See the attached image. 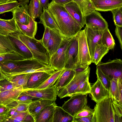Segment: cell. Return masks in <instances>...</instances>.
<instances>
[{"label": "cell", "mask_w": 122, "mask_h": 122, "mask_svg": "<svg viewBox=\"0 0 122 122\" xmlns=\"http://www.w3.org/2000/svg\"><path fill=\"white\" fill-rule=\"evenodd\" d=\"M47 9L63 37L71 38L81 30L82 28L72 17L64 5L52 1L49 3Z\"/></svg>", "instance_id": "1"}, {"label": "cell", "mask_w": 122, "mask_h": 122, "mask_svg": "<svg viewBox=\"0 0 122 122\" xmlns=\"http://www.w3.org/2000/svg\"><path fill=\"white\" fill-rule=\"evenodd\" d=\"M94 109L92 122H122V104L112 97L97 103Z\"/></svg>", "instance_id": "2"}, {"label": "cell", "mask_w": 122, "mask_h": 122, "mask_svg": "<svg viewBox=\"0 0 122 122\" xmlns=\"http://www.w3.org/2000/svg\"><path fill=\"white\" fill-rule=\"evenodd\" d=\"M18 36L19 39L30 50L34 58L44 64L49 65V55L41 39L38 40L35 38H31L27 36L20 31L19 33Z\"/></svg>", "instance_id": "3"}, {"label": "cell", "mask_w": 122, "mask_h": 122, "mask_svg": "<svg viewBox=\"0 0 122 122\" xmlns=\"http://www.w3.org/2000/svg\"><path fill=\"white\" fill-rule=\"evenodd\" d=\"M46 65L34 58L25 59L20 66L11 72L4 74L10 79L16 76L40 71L47 72Z\"/></svg>", "instance_id": "4"}, {"label": "cell", "mask_w": 122, "mask_h": 122, "mask_svg": "<svg viewBox=\"0 0 122 122\" xmlns=\"http://www.w3.org/2000/svg\"><path fill=\"white\" fill-rule=\"evenodd\" d=\"M70 38H64L58 49L49 58V65L55 70L65 68Z\"/></svg>", "instance_id": "5"}, {"label": "cell", "mask_w": 122, "mask_h": 122, "mask_svg": "<svg viewBox=\"0 0 122 122\" xmlns=\"http://www.w3.org/2000/svg\"><path fill=\"white\" fill-rule=\"evenodd\" d=\"M90 68L88 67L81 71L76 72L74 77L66 86L58 92L57 95L60 98L72 96L74 91L82 82L89 78Z\"/></svg>", "instance_id": "6"}, {"label": "cell", "mask_w": 122, "mask_h": 122, "mask_svg": "<svg viewBox=\"0 0 122 122\" xmlns=\"http://www.w3.org/2000/svg\"><path fill=\"white\" fill-rule=\"evenodd\" d=\"M78 43V68L81 67L86 69L92 63V59L84 29L81 30L79 32Z\"/></svg>", "instance_id": "7"}, {"label": "cell", "mask_w": 122, "mask_h": 122, "mask_svg": "<svg viewBox=\"0 0 122 122\" xmlns=\"http://www.w3.org/2000/svg\"><path fill=\"white\" fill-rule=\"evenodd\" d=\"M88 94H77L71 96L65 102L61 107L71 115L74 117L82 110L87 105Z\"/></svg>", "instance_id": "8"}, {"label": "cell", "mask_w": 122, "mask_h": 122, "mask_svg": "<svg viewBox=\"0 0 122 122\" xmlns=\"http://www.w3.org/2000/svg\"><path fill=\"white\" fill-rule=\"evenodd\" d=\"M96 68L99 69L111 80L113 78H122V60L116 58L103 63L101 61Z\"/></svg>", "instance_id": "9"}, {"label": "cell", "mask_w": 122, "mask_h": 122, "mask_svg": "<svg viewBox=\"0 0 122 122\" xmlns=\"http://www.w3.org/2000/svg\"><path fill=\"white\" fill-rule=\"evenodd\" d=\"M79 32L70 38V44L68 51L65 69L74 70L78 68V41Z\"/></svg>", "instance_id": "10"}, {"label": "cell", "mask_w": 122, "mask_h": 122, "mask_svg": "<svg viewBox=\"0 0 122 122\" xmlns=\"http://www.w3.org/2000/svg\"><path fill=\"white\" fill-rule=\"evenodd\" d=\"M85 22L86 26L97 30L103 31L108 27L107 21L96 10L85 16Z\"/></svg>", "instance_id": "11"}, {"label": "cell", "mask_w": 122, "mask_h": 122, "mask_svg": "<svg viewBox=\"0 0 122 122\" xmlns=\"http://www.w3.org/2000/svg\"><path fill=\"white\" fill-rule=\"evenodd\" d=\"M24 92L32 97L53 102L56 100L58 93L55 85L43 89H26Z\"/></svg>", "instance_id": "12"}, {"label": "cell", "mask_w": 122, "mask_h": 122, "mask_svg": "<svg viewBox=\"0 0 122 122\" xmlns=\"http://www.w3.org/2000/svg\"><path fill=\"white\" fill-rule=\"evenodd\" d=\"M84 30L87 44L92 60L96 45L98 44H101V37L103 31L96 30L86 26Z\"/></svg>", "instance_id": "13"}, {"label": "cell", "mask_w": 122, "mask_h": 122, "mask_svg": "<svg viewBox=\"0 0 122 122\" xmlns=\"http://www.w3.org/2000/svg\"><path fill=\"white\" fill-rule=\"evenodd\" d=\"M19 31L8 34L7 36L14 44L16 52L22 56L25 59L33 58L32 54L26 46L19 38Z\"/></svg>", "instance_id": "14"}, {"label": "cell", "mask_w": 122, "mask_h": 122, "mask_svg": "<svg viewBox=\"0 0 122 122\" xmlns=\"http://www.w3.org/2000/svg\"><path fill=\"white\" fill-rule=\"evenodd\" d=\"M26 89L22 87H16L0 92V104L7 106L16 101L20 95Z\"/></svg>", "instance_id": "15"}, {"label": "cell", "mask_w": 122, "mask_h": 122, "mask_svg": "<svg viewBox=\"0 0 122 122\" xmlns=\"http://www.w3.org/2000/svg\"><path fill=\"white\" fill-rule=\"evenodd\" d=\"M92 99L97 103L105 98L110 97L109 92L98 79L91 87Z\"/></svg>", "instance_id": "16"}, {"label": "cell", "mask_w": 122, "mask_h": 122, "mask_svg": "<svg viewBox=\"0 0 122 122\" xmlns=\"http://www.w3.org/2000/svg\"><path fill=\"white\" fill-rule=\"evenodd\" d=\"M95 10L106 11L122 7V0H92Z\"/></svg>", "instance_id": "17"}, {"label": "cell", "mask_w": 122, "mask_h": 122, "mask_svg": "<svg viewBox=\"0 0 122 122\" xmlns=\"http://www.w3.org/2000/svg\"><path fill=\"white\" fill-rule=\"evenodd\" d=\"M64 6L73 19L82 28L85 25V17L77 4L72 1Z\"/></svg>", "instance_id": "18"}, {"label": "cell", "mask_w": 122, "mask_h": 122, "mask_svg": "<svg viewBox=\"0 0 122 122\" xmlns=\"http://www.w3.org/2000/svg\"><path fill=\"white\" fill-rule=\"evenodd\" d=\"M52 74L42 71L31 73L28 80L26 89H36L43 83Z\"/></svg>", "instance_id": "19"}, {"label": "cell", "mask_w": 122, "mask_h": 122, "mask_svg": "<svg viewBox=\"0 0 122 122\" xmlns=\"http://www.w3.org/2000/svg\"><path fill=\"white\" fill-rule=\"evenodd\" d=\"M11 12L13 18L16 22L24 25L28 24L30 16L27 4L23 5L21 7H17Z\"/></svg>", "instance_id": "20"}, {"label": "cell", "mask_w": 122, "mask_h": 122, "mask_svg": "<svg viewBox=\"0 0 122 122\" xmlns=\"http://www.w3.org/2000/svg\"><path fill=\"white\" fill-rule=\"evenodd\" d=\"M51 30V36L46 47L49 57L58 49L64 38L58 30Z\"/></svg>", "instance_id": "21"}, {"label": "cell", "mask_w": 122, "mask_h": 122, "mask_svg": "<svg viewBox=\"0 0 122 122\" xmlns=\"http://www.w3.org/2000/svg\"><path fill=\"white\" fill-rule=\"evenodd\" d=\"M53 102L49 100L38 99L28 104L27 111L35 120L37 116L42 109L46 106L52 104Z\"/></svg>", "instance_id": "22"}, {"label": "cell", "mask_w": 122, "mask_h": 122, "mask_svg": "<svg viewBox=\"0 0 122 122\" xmlns=\"http://www.w3.org/2000/svg\"><path fill=\"white\" fill-rule=\"evenodd\" d=\"M56 105L54 102L52 104L44 108L36 116L35 122H53V115Z\"/></svg>", "instance_id": "23"}, {"label": "cell", "mask_w": 122, "mask_h": 122, "mask_svg": "<svg viewBox=\"0 0 122 122\" xmlns=\"http://www.w3.org/2000/svg\"><path fill=\"white\" fill-rule=\"evenodd\" d=\"M19 30L16 21L13 18L9 20L0 18V34L7 36Z\"/></svg>", "instance_id": "24"}, {"label": "cell", "mask_w": 122, "mask_h": 122, "mask_svg": "<svg viewBox=\"0 0 122 122\" xmlns=\"http://www.w3.org/2000/svg\"><path fill=\"white\" fill-rule=\"evenodd\" d=\"M76 73V71L74 70L66 69L57 80L54 85L58 92L70 82Z\"/></svg>", "instance_id": "25"}, {"label": "cell", "mask_w": 122, "mask_h": 122, "mask_svg": "<svg viewBox=\"0 0 122 122\" xmlns=\"http://www.w3.org/2000/svg\"><path fill=\"white\" fill-rule=\"evenodd\" d=\"M17 26L21 32L26 36L35 38L37 30V23L30 17L28 24L25 25L16 22Z\"/></svg>", "instance_id": "26"}, {"label": "cell", "mask_w": 122, "mask_h": 122, "mask_svg": "<svg viewBox=\"0 0 122 122\" xmlns=\"http://www.w3.org/2000/svg\"><path fill=\"white\" fill-rule=\"evenodd\" d=\"M110 88L112 97L122 104V78H113L111 80Z\"/></svg>", "instance_id": "27"}, {"label": "cell", "mask_w": 122, "mask_h": 122, "mask_svg": "<svg viewBox=\"0 0 122 122\" xmlns=\"http://www.w3.org/2000/svg\"><path fill=\"white\" fill-rule=\"evenodd\" d=\"M74 117L61 107L56 106L53 115V122H72Z\"/></svg>", "instance_id": "28"}, {"label": "cell", "mask_w": 122, "mask_h": 122, "mask_svg": "<svg viewBox=\"0 0 122 122\" xmlns=\"http://www.w3.org/2000/svg\"><path fill=\"white\" fill-rule=\"evenodd\" d=\"M39 17V22L42 24L45 27H47L51 30L59 31L56 25L47 9L43 8V12Z\"/></svg>", "instance_id": "29"}, {"label": "cell", "mask_w": 122, "mask_h": 122, "mask_svg": "<svg viewBox=\"0 0 122 122\" xmlns=\"http://www.w3.org/2000/svg\"><path fill=\"white\" fill-rule=\"evenodd\" d=\"M19 3L16 0H10L5 3L0 4V14L10 11H11L14 9L20 6L27 4L29 0H19Z\"/></svg>", "instance_id": "30"}, {"label": "cell", "mask_w": 122, "mask_h": 122, "mask_svg": "<svg viewBox=\"0 0 122 122\" xmlns=\"http://www.w3.org/2000/svg\"><path fill=\"white\" fill-rule=\"evenodd\" d=\"M110 50L102 44H97L92 60V63L97 65L101 61L103 57Z\"/></svg>", "instance_id": "31"}, {"label": "cell", "mask_w": 122, "mask_h": 122, "mask_svg": "<svg viewBox=\"0 0 122 122\" xmlns=\"http://www.w3.org/2000/svg\"><path fill=\"white\" fill-rule=\"evenodd\" d=\"M30 17L34 20L42 13V7L38 0H31L28 6Z\"/></svg>", "instance_id": "32"}, {"label": "cell", "mask_w": 122, "mask_h": 122, "mask_svg": "<svg viewBox=\"0 0 122 122\" xmlns=\"http://www.w3.org/2000/svg\"><path fill=\"white\" fill-rule=\"evenodd\" d=\"M31 73H25L18 75L8 79L16 87H22L26 89L28 80Z\"/></svg>", "instance_id": "33"}, {"label": "cell", "mask_w": 122, "mask_h": 122, "mask_svg": "<svg viewBox=\"0 0 122 122\" xmlns=\"http://www.w3.org/2000/svg\"><path fill=\"white\" fill-rule=\"evenodd\" d=\"M65 69H64L56 70L43 83L36 89H43L54 85Z\"/></svg>", "instance_id": "34"}, {"label": "cell", "mask_w": 122, "mask_h": 122, "mask_svg": "<svg viewBox=\"0 0 122 122\" xmlns=\"http://www.w3.org/2000/svg\"><path fill=\"white\" fill-rule=\"evenodd\" d=\"M101 44L109 50L113 49L115 45V41L108 29L103 30L101 39Z\"/></svg>", "instance_id": "35"}, {"label": "cell", "mask_w": 122, "mask_h": 122, "mask_svg": "<svg viewBox=\"0 0 122 122\" xmlns=\"http://www.w3.org/2000/svg\"><path fill=\"white\" fill-rule=\"evenodd\" d=\"M76 3L80 7L84 17L95 10L92 0H82Z\"/></svg>", "instance_id": "36"}, {"label": "cell", "mask_w": 122, "mask_h": 122, "mask_svg": "<svg viewBox=\"0 0 122 122\" xmlns=\"http://www.w3.org/2000/svg\"><path fill=\"white\" fill-rule=\"evenodd\" d=\"M96 73L97 79L100 81L105 88L109 92L112 97L110 88L111 80L105 75L98 68H96Z\"/></svg>", "instance_id": "37"}, {"label": "cell", "mask_w": 122, "mask_h": 122, "mask_svg": "<svg viewBox=\"0 0 122 122\" xmlns=\"http://www.w3.org/2000/svg\"><path fill=\"white\" fill-rule=\"evenodd\" d=\"M25 59L23 57L16 52H10L0 54V63L9 60Z\"/></svg>", "instance_id": "38"}, {"label": "cell", "mask_w": 122, "mask_h": 122, "mask_svg": "<svg viewBox=\"0 0 122 122\" xmlns=\"http://www.w3.org/2000/svg\"><path fill=\"white\" fill-rule=\"evenodd\" d=\"M91 87L88 78L78 86L74 91L73 95L77 94H88L90 93Z\"/></svg>", "instance_id": "39"}, {"label": "cell", "mask_w": 122, "mask_h": 122, "mask_svg": "<svg viewBox=\"0 0 122 122\" xmlns=\"http://www.w3.org/2000/svg\"><path fill=\"white\" fill-rule=\"evenodd\" d=\"M0 46L17 52L14 44L8 36L0 34Z\"/></svg>", "instance_id": "40"}, {"label": "cell", "mask_w": 122, "mask_h": 122, "mask_svg": "<svg viewBox=\"0 0 122 122\" xmlns=\"http://www.w3.org/2000/svg\"><path fill=\"white\" fill-rule=\"evenodd\" d=\"M122 7L111 11L113 15L114 24L116 26L122 27Z\"/></svg>", "instance_id": "41"}, {"label": "cell", "mask_w": 122, "mask_h": 122, "mask_svg": "<svg viewBox=\"0 0 122 122\" xmlns=\"http://www.w3.org/2000/svg\"><path fill=\"white\" fill-rule=\"evenodd\" d=\"M38 99L39 98L27 94L24 91L20 95L16 101L18 103L29 104Z\"/></svg>", "instance_id": "42"}, {"label": "cell", "mask_w": 122, "mask_h": 122, "mask_svg": "<svg viewBox=\"0 0 122 122\" xmlns=\"http://www.w3.org/2000/svg\"><path fill=\"white\" fill-rule=\"evenodd\" d=\"M28 105L27 104L18 103L16 101H15L7 106L10 108V110L23 112L27 111Z\"/></svg>", "instance_id": "43"}, {"label": "cell", "mask_w": 122, "mask_h": 122, "mask_svg": "<svg viewBox=\"0 0 122 122\" xmlns=\"http://www.w3.org/2000/svg\"><path fill=\"white\" fill-rule=\"evenodd\" d=\"M94 112V109H91L87 105L82 110L74 117H79L89 116L93 115Z\"/></svg>", "instance_id": "44"}, {"label": "cell", "mask_w": 122, "mask_h": 122, "mask_svg": "<svg viewBox=\"0 0 122 122\" xmlns=\"http://www.w3.org/2000/svg\"><path fill=\"white\" fill-rule=\"evenodd\" d=\"M45 28L43 35L41 40L43 45L46 48L49 40L51 36V30L47 27H45Z\"/></svg>", "instance_id": "45"}, {"label": "cell", "mask_w": 122, "mask_h": 122, "mask_svg": "<svg viewBox=\"0 0 122 122\" xmlns=\"http://www.w3.org/2000/svg\"><path fill=\"white\" fill-rule=\"evenodd\" d=\"M0 85L3 87L2 91L16 87L8 79L0 81Z\"/></svg>", "instance_id": "46"}, {"label": "cell", "mask_w": 122, "mask_h": 122, "mask_svg": "<svg viewBox=\"0 0 122 122\" xmlns=\"http://www.w3.org/2000/svg\"><path fill=\"white\" fill-rule=\"evenodd\" d=\"M28 113V111L20 112L19 114L16 117L9 118L7 122H23L25 116Z\"/></svg>", "instance_id": "47"}, {"label": "cell", "mask_w": 122, "mask_h": 122, "mask_svg": "<svg viewBox=\"0 0 122 122\" xmlns=\"http://www.w3.org/2000/svg\"><path fill=\"white\" fill-rule=\"evenodd\" d=\"M93 114L84 117H74L72 122H92Z\"/></svg>", "instance_id": "48"}, {"label": "cell", "mask_w": 122, "mask_h": 122, "mask_svg": "<svg viewBox=\"0 0 122 122\" xmlns=\"http://www.w3.org/2000/svg\"><path fill=\"white\" fill-rule=\"evenodd\" d=\"M116 26L115 33L118 40L121 48L122 50V27Z\"/></svg>", "instance_id": "49"}, {"label": "cell", "mask_w": 122, "mask_h": 122, "mask_svg": "<svg viewBox=\"0 0 122 122\" xmlns=\"http://www.w3.org/2000/svg\"><path fill=\"white\" fill-rule=\"evenodd\" d=\"M10 110L8 107L0 104V115H7Z\"/></svg>", "instance_id": "50"}, {"label": "cell", "mask_w": 122, "mask_h": 122, "mask_svg": "<svg viewBox=\"0 0 122 122\" xmlns=\"http://www.w3.org/2000/svg\"><path fill=\"white\" fill-rule=\"evenodd\" d=\"M55 3L60 5H64L72 1V0H52Z\"/></svg>", "instance_id": "51"}, {"label": "cell", "mask_w": 122, "mask_h": 122, "mask_svg": "<svg viewBox=\"0 0 122 122\" xmlns=\"http://www.w3.org/2000/svg\"><path fill=\"white\" fill-rule=\"evenodd\" d=\"M23 122H35L33 117L28 112L25 116Z\"/></svg>", "instance_id": "52"}, {"label": "cell", "mask_w": 122, "mask_h": 122, "mask_svg": "<svg viewBox=\"0 0 122 122\" xmlns=\"http://www.w3.org/2000/svg\"><path fill=\"white\" fill-rule=\"evenodd\" d=\"M42 8L47 9L49 4V0H38Z\"/></svg>", "instance_id": "53"}, {"label": "cell", "mask_w": 122, "mask_h": 122, "mask_svg": "<svg viewBox=\"0 0 122 122\" xmlns=\"http://www.w3.org/2000/svg\"><path fill=\"white\" fill-rule=\"evenodd\" d=\"M13 52L10 50L0 46V54Z\"/></svg>", "instance_id": "54"}, {"label": "cell", "mask_w": 122, "mask_h": 122, "mask_svg": "<svg viewBox=\"0 0 122 122\" xmlns=\"http://www.w3.org/2000/svg\"><path fill=\"white\" fill-rule=\"evenodd\" d=\"M8 119L7 115H0V122H7Z\"/></svg>", "instance_id": "55"}, {"label": "cell", "mask_w": 122, "mask_h": 122, "mask_svg": "<svg viewBox=\"0 0 122 122\" xmlns=\"http://www.w3.org/2000/svg\"><path fill=\"white\" fill-rule=\"evenodd\" d=\"M8 79V77L3 73L0 69V81Z\"/></svg>", "instance_id": "56"}, {"label": "cell", "mask_w": 122, "mask_h": 122, "mask_svg": "<svg viewBox=\"0 0 122 122\" xmlns=\"http://www.w3.org/2000/svg\"><path fill=\"white\" fill-rule=\"evenodd\" d=\"M10 0H0V4L6 3Z\"/></svg>", "instance_id": "57"}, {"label": "cell", "mask_w": 122, "mask_h": 122, "mask_svg": "<svg viewBox=\"0 0 122 122\" xmlns=\"http://www.w3.org/2000/svg\"><path fill=\"white\" fill-rule=\"evenodd\" d=\"M82 0H72V1L77 3L79 2L80 1Z\"/></svg>", "instance_id": "58"}, {"label": "cell", "mask_w": 122, "mask_h": 122, "mask_svg": "<svg viewBox=\"0 0 122 122\" xmlns=\"http://www.w3.org/2000/svg\"><path fill=\"white\" fill-rule=\"evenodd\" d=\"M3 88V87L0 85V92H1Z\"/></svg>", "instance_id": "59"}, {"label": "cell", "mask_w": 122, "mask_h": 122, "mask_svg": "<svg viewBox=\"0 0 122 122\" xmlns=\"http://www.w3.org/2000/svg\"></svg>", "instance_id": "60"}]
</instances>
